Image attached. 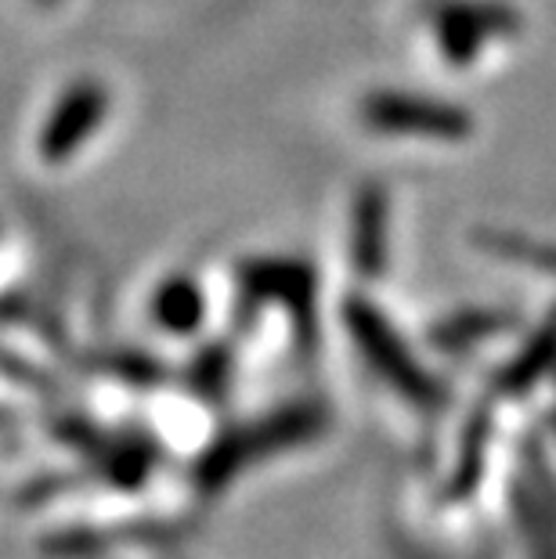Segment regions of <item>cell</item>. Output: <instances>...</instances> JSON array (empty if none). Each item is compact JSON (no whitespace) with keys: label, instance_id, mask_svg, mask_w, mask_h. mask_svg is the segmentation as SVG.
Returning a JSON list of instances; mask_svg holds the SVG:
<instances>
[{"label":"cell","instance_id":"cell-2","mask_svg":"<svg viewBox=\"0 0 556 559\" xmlns=\"http://www.w3.org/2000/svg\"><path fill=\"white\" fill-rule=\"evenodd\" d=\"M430 26L452 66H470L488 40L513 37L520 15L502 0H437L430 4Z\"/></svg>","mask_w":556,"mask_h":559},{"label":"cell","instance_id":"cell-6","mask_svg":"<svg viewBox=\"0 0 556 559\" xmlns=\"http://www.w3.org/2000/svg\"><path fill=\"white\" fill-rule=\"evenodd\" d=\"M358 231H354V260L362 271L383 267V246H387V195L383 188H365L358 199Z\"/></svg>","mask_w":556,"mask_h":559},{"label":"cell","instance_id":"cell-4","mask_svg":"<svg viewBox=\"0 0 556 559\" xmlns=\"http://www.w3.org/2000/svg\"><path fill=\"white\" fill-rule=\"evenodd\" d=\"M351 318H354V325H358V332H362V347L369 350V358L380 361L376 368H383V372L394 379L398 386H405L412 397H430V390H434L430 379L419 372L416 361H412V354L401 347L394 332L383 325V318L376 321L362 304H354Z\"/></svg>","mask_w":556,"mask_h":559},{"label":"cell","instance_id":"cell-1","mask_svg":"<svg viewBox=\"0 0 556 559\" xmlns=\"http://www.w3.org/2000/svg\"><path fill=\"white\" fill-rule=\"evenodd\" d=\"M362 120L387 138H427V141H463L473 120L452 102L423 98L405 91H376L362 105Z\"/></svg>","mask_w":556,"mask_h":559},{"label":"cell","instance_id":"cell-8","mask_svg":"<svg viewBox=\"0 0 556 559\" xmlns=\"http://www.w3.org/2000/svg\"><path fill=\"white\" fill-rule=\"evenodd\" d=\"M517 318L513 314H502V311H466V314H456L448 318L441 329H434V343L441 347H473L481 340H492L499 332L513 329Z\"/></svg>","mask_w":556,"mask_h":559},{"label":"cell","instance_id":"cell-5","mask_svg":"<svg viewBox=\"0 0 556 559\" xmlns=\"http://www.w3.org/2000/svg\"><path fill=\"white\" fill-rule=\"evenodd\" d=\"M524 520L531 531V556L556 559V477L535 455V480L524 491Z\"/></svg>","mask_w":556,"mask_h":559},{"label":"cell","instance_id":"cell-7","mask_svg":"<svg viewBox=\"0 0 556 559\" xmlns=\"http://www.w3.org/2000/svg\"><path fill=\"white\" fill-rule=\"evenodd\" d=\"M553 365H556V311L542 321V329L528 340V347L517 354L510 368H506L502 386L506 390H528L531 383H539Z\"/></svg>","mask_w":556,"mask_h":559},{"label":"cell","instance_id":"cell-9","mask_svg":"<svg viewBox=\"0 0 556 559\" xmlns=\"http://www.w3.org/2000/svg\"><path fill=\"white\" fill-rule=\"evenodd\" d=\"M477 242L484 246V253L517 260V264H528V267L556 275V246H549V242H535V239H528V235H513V231H481Z\"/></svg>","mask_w":556,"mask_h":559},{"label":"cell","instance_id":"cell-10","mask_svg":"<svg viewBox=\"0 0 556 559\" xmlns=\"http://www.w3.org/2000/svg\"><path fill=\"white\" fill-rule=\"evenodd\" d=\"M159 318L167 321L170 329H188V325H196V318H199V293H196V285H188V282H170L167 289L159 293Z\"/></svg>","mask_w":556,"mask_h":559},{"label":"cell","instance_id":"cell-3","mask_svg":"<svg viewBox=\"0 0 556 559\" xmlns=\"http://www.w3.org/2000/svg\"><path fill=\"white\" fill-rule=\"evenodd\" d=\"M105 109H109V94H105L102 83H76V87L58 102L55 116L44 127V138H40L44 159L58 163V159L73 156L94 130H98V123L105 120Z\"/></svg>","mask_w":556,"mask_h":559}]
</instances>
